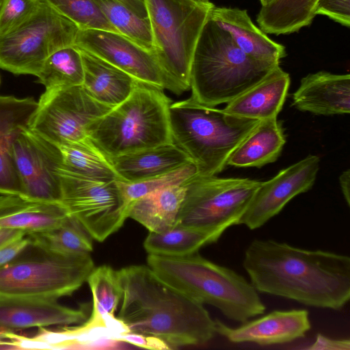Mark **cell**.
<instances>
[{"label":"cell","mask_w":350,"mask_h":350,"mask_svg":"<svg viewBox=\"0 0 350 350\" xmlns=\"http://www.w3.org/2000/svg\"><path fill=\"white\" fill-rule=\"evenodd\" d=\"M339 183L341 188L344 198L347 204L350 206V170L348 169L340 175Z\"/></svg>","instance_id":"42"},{"label":"cell","mask_w":350,"mask_h":350,"mask_svg":"<svg viewBox=\"0 0 350 350\" xmlns=\"http://www.w3.org/2000/svg\"><path fill=\"white\" fill-rule=\"evenodd\" d=\"M217 241L209 233L175 224L163 232H150L144 247L148 254L176 257L194 254Z\"/></svg>","instance_id":"30"},{"label":"cell","mask_w":350,"mask_h":350,"mask_svg":"<svg viewBox=\"0 0 350 350\" xmlns=\"http://www.w3.org/2000/svg\"><path fill=\"white\" fill-rule=\"evenodd\" d=\"M1 0H0V5H1Z\"/></svg>","instance_id":"47"},{"label":"cell","mask_w":350,"mask_h":350,"mask_svg":"<svg viewBox=\"0 0 350 350\" xmlns=\"http://www.w3.org/2000/svg\"><path fill=\"white\" fill-rule=\"evenodd\" d=\"M169 116L174 143L188 155L200 176L220 173L260 121L237 117L191 98L172 103Z\"/></svg>","instance_id":"5"},{"label":"cell","mask_w":350,"mask_h":350,"mask_svg":"<svg viewBox=\"0 0 350 350\" xmlns=\"http://www.w3.org/2000/svg\"><path fill=\"white\" fill-rule=\"evenodd\" d=\"M153 37V53L167 79V90L180 95L190 88L193 52L214 5L194 0H144Z\"/></svg>","instance_id":"7"},{"label":"cell","mask_w":350,"mask_h":350,"mask_svg":"<svg viewBox=\"0 0 350 350\" xmlns=\"http://www.w3.org/2000/svg\"><path fill=\"white\" fill-rule=\"evenodd\" d=\"M31 247L0 267V302L57 301L77 291L94 268L90 254L65 256Z\"/></svg>","instance_id":"8"},{"label":"cell","mask_w":350,"mask_h":350,"mask_svg":"<svg viewBox=\"0 0 350 350\" xmlns=\"http://www.w3.org/2000/svg\"><path fill=\"white\" fill-rule=\"evenodd\" d=\"M57 146L66 170L92 178L119 180L111 159L89 137Z\"/></svg>","instance_id":"28"},{"label":"cell","mask_w":350,"mask_h":350,"mask_svg":"<svg viewBox=\"0 0 350 350\" xmlns=\"http://www.w3.org/2000/svg\"><path fill=\"white\" fill-rule=\"evenodd\" d=\"M119 33L153 52V37L148 17L137 15L117 0H94Z\"/></svg>","instance_id":"32"},{"label":"cell","mask_w":350,"mask_h":350,"mask_svg":"<svg viewBox=\"0 0 350 350\" xmlns=\"http://www.w3.org/2000/svg\"><path fill=\"white\" fill-rule=\"evenodd\" d=\"M291 83L289 75L280 66L263 79L227 103V113L243 118L263 120L277 118Z\"/></svg>","instance_id":"20"},{"label":"cell","mask_w":350,"mask_h":350,"mask_svg":"<svg viewBox=\"0 0 350 350\" xmlns=\"http://www.w3.org/2000/svg\"><path fill=\"white\" fill-rule=\"evenodd\" d=\"M216 333L231 342H253L261 346L278 345L305 336L310 329L309 313L305 309L275 310L237 327L215 320Z\"/></svg>","instance_id":"16"},{"label":"cell","mask_w":350,"mask_h":350,"mask_svg":"<svg viewBox=\"0 0 350 350\" xmlns=\"http://www.w3.org/2000/svg\"><path fill=\"white\" fill-rule=\"evenodd\" d=\"M40 4V0H1L0 35L11 31L27 21Z\"/></svg>","instance_id":"36"},{"label":"cell","mask_w":350,"mask_h":350,"mask_svg":"<svg viewBox=\"0 0 350 350\" xmlns=\"http://www.w3.org/2000/svg\"><path fill=\"white\" fill-rule=\"evenodd\" d=\"M79 31L75 23L41 2L27 21L0 35V68L37 77L51 53L74 45Z\"/></svg>","instance_id":"10"},{"label":"cell","mask_w":350,"mask_h":350,"mask_svg":"<svg viewBox=\"0 0 350 350\" xmlns=\"http://www.w3.org/2000/svg\"><path fill=\"white\" fill-rule=\"evenodd\" d=\"M70 215L62 203L27 199L20 195L0 194V230L32 233L62 224Z\"/></svg>","instance_id":"22"},{"label":"cell","mask_w":350,"mask_h":350,"mask_svg":"<svg viewBox=\"0 0 350 350\" xmlns=\"http://www.w3.org/2000/svg\"><path fill=\"white\" fill-rule=\"evenodd\" d=\"M28 235L31 246L54 254L82 256L93 250L91 237L71 215L57 227Z\"/></svg>","instance_id":"29"},{"label":"cell","mask_w":350,"mask_h":350,"mask_svg":"<svg viewBox=\"0 0 350 350\" xmlns=\"http://www.w3.org/2000/svg\"><path fill=\"white\" fill-rule=\"evenodd\" d=\"M147 262L162 280L229 319L243 323L265 312L258 291L243 275L198 252L176 257L148 254Z\"/></svg>","instance_id":"4"},{"label":"cell","mask_w":350,"mask_h":350,"mask_svg":"<svg viewBox=\"0 0 350 350\" xmlns=\"http://www.w3.org/2000/svg\"><path fill=\"white\" fill-rule=\"evenodd\" d=\"M262 5H265L269 3L271 0H260Z\"/></svg>","instance_id":"45"},{"label":"cell","mask_w":350,"mask_h":350,"mask_svg":"<svg viewBox=\"0 0 350 350\" xmlns=\"http://www.w3.org/2000/svg\"><path fill=\"white\" fill-rule=\"evenodd\" d=\"M31 245V241L25 234L0 247V267L14 260Z\"/></svg>","instance_id":"38"},{"label":"cell","mask_w":350,"mask_h":350,"mask_svg":"<svg viewBox=\"0 0 350 350\" xmlns=\"http://www.w3.org/2000/svg\"><path fill=\"white\" fill-rule=\"evenodd\" d=\"M285 143L284 129L277 118L260 120L232 153L227 165L261 167L278 159Z\"/></svg>","instance_id":"25"},{"label":"cell","mask_w":350,"mask_h":350,"mask_svg":"<svg viewBox=\"0 0 350 350\" xmlns=\"http://www.w3.org/2000/svg\"><path fill=\"white\" fill-rule=\"evenodd\" d=\"M12 157L21 196L34 201L62 203L57 171L62 164V156L57 145L29 126L14 142Z\"/></svg>","instance_id":"13"},{"label":"cell","mask_w":350,"mask_h":350,"mask_svg":"<svg viewBox=\"0 0 350 350\" xmlns=\"http://www.w3.org/2000/svg\"><path fill=\"white\" fill-rule=\"evenodd\" d=\"M25 234V232L21 230H0V247Z\"/></svg>","instance_id":"43"},{"label":"cell","mask_w":350,"mask_h":350,"mask_svg":"<svg viewBox=\"0 0 350 350\" xmlns=\"http://www.w3.org/2000/svg\"><path fill=\"white\" fill-rule=\"evenodd\" d=\"M185 190L183 184L145 195L130 203L128 216L150 232L167 230L176 223Z\"/></svg>","instance_id":"26"},{"label":"cell","mask_w":350,"mask_h":350,"mask_svg":"<svg viewBox=\"0 0 350 350\" xmlns=\"http://www.w3.org/2000/svg\"><path fill=\"white\" fill-rule=\"evenodd\" d=\"M293 105L316 115L349 113V74L319 71L308 75L293 94Z\"/></svg>","instance_id":"18"},{"label":"cell","mask_w":350,"mask_h":350,"mask_svg":"<svg viewBox=\"0 0 350 350\" xmlns=\"http://www.w3.org/2000/svg\"><path fill=\"white\" fill-rule=\"evenodd\" d=\"M79 50L83 65L82 85L92 98L113 108L131 95L137 82L135 79L97 56Z\"/></svg>","instance_id":"24"},{"label":"cell","mask_w":350,"mask_h":350,"mask_svg":"<svg viewBox=\"0 0 350 350\" xmlns=\"http://www.w3.org/2000/svg\"><path fill=\"white\" fill-rule=\"evenodd\" d=\"M307 349L310 350H349V339H332L318 334L314 342Z\"/></svg>","instance_id":"40"},{"label":"cell","mask_w":350,"mask_h":350,"mask_svg":"<svg viewBox=\"0 0 350 350\" xmlns=\"http://www.w3.org/2000/svg\"><path fill=\"white\" fill-rule=\"evenodd\" d=\"M75 23L79 30L102 29L118 33L94 0H40Z\"/></svg>","instance_id":"34"},{"label":"cell","mask_w":350,"mask_h":350,"mask_svg":"<svg viewBox=\"0 0 350 350\" xmlns=\"http://www.w3.org/2000/svg\"><path fill=\"white\" fill-rule=\"evenodd\" d=\"M246 55L256 60L280 64L285 47L271 40L252 21L245 10L213 6L209 13Z\"/></svg>","instance_id":"19"},{"label":"cell","mask_w":350,"mask_h":350,"mask_svg":"<svg viewBox=\"0 0 350 350\" xmlns=\"http://www.w3.org/2000/svg\"><path fill=\"white\" fill-rule=\"evenodd\" d=\"M111 109L92 98L82 85L46 90L29 128L57 146L75 142L89 137L91 126Z\"/></svg>","instance_id":"12"},{"label":"cell","mask_w":350,"mask_h":350,"mask_svg":"<svg viewBox=\"0 0 350 350\" xmlns=\"http://www.w3.org/2000/svg\"><path fill=\"white\" fill-rule=\"evenodd\" d=\"M88 319L84 308L74 309L57 301L0 302V329L16 330L82 323Z\"/></svg>","instance_id":"21"},{"label":"cell","mask_w":350,"mask_h":350,"mask_svg":"<svg viewBox=\"0 0 350 350\" xmlns=\"http://www.w3.org/2000/svg\"><path fill=\"white\" fill-rule=\"evenodd\" d=\"M37 77L46 90L82 85L83 65L80 51L75 45L55 51L46 58Z\"/></svg>","instance_id":"31"},{"label":"cell","mask_w":350,"mask_h":350,"mask_svg":"<svg viewBox=\"0 0 350 350\" xmlns=\"http://www.w3.org/2000/svg\"><path fill=\"white\" fill-rule=\"evenodd\" d=\"M87 282L93 297L91 316L114 315L123 294L118 271L108 265L94 267Z\"/></svg>","instance_id":"33"},{"label":"cell","mask_w":350,"mask_h":350,"mask_svg":"<svg viewBox=\"0 0 350 350\" xmlns=\"http://www.w3.org/2000/svg\"><path fill=\"white\" fill-rule=\"evenodd\" d=\"M142 18H147L148 13L144 0H117Z\"/></svg>","instance_id":"41"},{"label":"cell","mask_w":350,"mask_h":350,"mask_svg":"<svg viewBox=\"0 0 350 350\" xmlns=\"http://www.w3.org/2000/svg\"><path fill=\"white\" fill-rule=\"evenodd\" d=\"M319 163V157L310 154L282 170L270 180L261 182L239 224L250 230L263 226L294 197L312 188Z\"/></svg>","instance_id":"15"},{"label":"cell","mask_w":350,"mask_h":350,"mask_svg":"<svg viewBox=\"0 0 350 350\" xmlns=\"http://www.w3.org/2000/svg\"><path fill=\"white\" fill-rule=\"evenodd\" d=\"M315 13L327 16L337 23L349 27L350 0H318Z\"/></svg>","instance_id":"37"},{"label":"cell","mask_w":350,"mask_h":350,"mask_svg":"<svg viewBox=\"0 0 350 350\" xmlns=\"http://www.w3.org/2000/svg\"><path fill=\"white\" fill-rule=\"evenodd\" d=\"M119 180L137 182L180 168L192 161L174 143L110 158Z\"/></svg>","instance_id":"23"},{"label":"cell","mask_w":350,"mask_h":350,"mask_svg":"<svg viewBox=\"0 0 350 350\" xmlns=\"http://www.w3.org/2000/svg\"><path fill=\"white\" fill-rule=\"evenodd\" d=\"M194 1H199V2H208L209 1V0H194Z\"/></svg>","instance_id":"46"},{"label":"cell","mask_w":350,"mask_h":350,"mask_svg":"<svg viewBox=\"0 0 350 350\" xmlns=\"http://www.w3.org/2000/svg\"><path fill=\"white\" fill-rule=\"evenodd\" d=\"M318 0H271L262 5L257 22L262 31L288 34L309 25L316 16Z\"/></svg>","instance_id":"27"},{"label":"cell","mask_w":350,"mask_h":350,"mask_svg":"<svg viewBox=\"0 0 350 350\" xmlns=\"http://www.w3.org/2000/svg\"><path fill=\"white\" fill-rule=\"evenodd\" d=\"M243 266L258 292L332 310L341 309L350 298L348 256L254 239Z\"/></svg>","instance_id":"1"},{"label":"cell","mask_w":350,"mask_h":350,"mask_svg":"<svg viewBox=\"0 0 350 350\" xmlns=\"http://www.w3.org/2000/svg\"><path fill=\"white\" fill-rule=\"evenodd\" d=\"M171 103L163 90L137 81L125 100L91 126L89 137L109 158L174 143Z\"/></svg>","instance_id":"6"},{"label":"cell","mask_w":350,"mask_h":350,"mask_svg":"<svg viewBox=\"0 0 350 350\" xmlns=\"http://www.w3.org/2000/svg\"><path fill=\"white\" fill-rule=\"evenodd\" d=\"M118 273L123 294L118 318L130 332L157 337L170 349L202 345L214 337L215 322L203 304L148 266L131 265Z\"/></svg>","instance_id":"2"},{"label":"cell","mask_w":350,"mask_h":350,"mask_svg":"<svg viewBox=\"0 0 350 350\" xmlns=\"http://www.w3.org/2000/svg\"><path fill=\"white\" fill-rule=\"evenodd\" d=\"M74 45L118 68L139 82L162 90L167 88L166 77L154 53L119 33L79 30Z\"/></svg>","instance_id":"14"},{"label":"cell","mask_w":350,"mask_h":350,"mask_svg":"<svg viewBox=\"0 0 350 350\" xmlns=\"http://www.w3.org/2000/svg\"><path fill=\"white\" fill-rule=\"evenodd\" d=\"M0 349H5V340L1 338L0 334Z\"/></svg>","instance_id":"44"},{"label":"cell","mask_w":350,"mask_h":350,"mask_svg":"<svg viewBox=\"0 0 350 350\" xmlns=\"http://www.w3.org/2000/svg\"><path fill=\"white\" fill-rule=\"evenodd\" d=\"M61 202L90 236L102 242L129 218V203L119 180H100L58 167Z\"/></svg>","instance_id":"11"},{"label":"cell","mask_w":350,"mask_h":350,"mask_svg":"<svg viewBox=\"0 0 350 350\" xmlns=\"http://www.w3.org/2000/svg\"><path fill=\"white\" fill-rule=\"evenodd\" d=\"M197 174V167L193 162H191L170 172L148 179L133 183L119 180V183L130 204L134 200L152 192L172 186L183 185Z\"/></svg>","instance_id":"35"},{"label":"cell","mask_w":350,"mask_h":350,"mask_svg":"<svg viewBox=\"0 0 350 350\" xmlns=\"http://www.w3.org/2000/svg\"><path fill=\"white\" fill-rule=\"evenodd\" d=\"M119 341L149 349H170L164 341L157 337L131 332L120 336Z\"/></svg>","instance_id":"39"},{"label":"cell","mask_w":350,"mask_h":350,"mask_svg":"<svg viewBox=\"0 0 350 350\" xmlns=\"http://www.w3.org/2000/svg\"><path fill=\"white\" fill-rule=\"evenodd\" d=\"M278 66L246 55L208 14L193 55L190 98L211 107L227 104Z\"/></svg>","instance_id":"3"},{"label":"cell","mask_w":350,"mask_h":350,"mask_svg":"<svg viewBox=\"0 0 350 350\" xmlns=\"http://www.w3.org/2000/svg\"><path fill=\"white\" fill-rule=\"evenodd\" d=\"M37 106L33 97L0 96V194L22 193L12 148L21 132L29 126Z\"/></svg>","instance_id":"17"},{"label":"cell","mask_w":350,"mask_h":350,"mask_svg":"<svg viewBox=\"0 0 350 350\" xmlns=\"http://www.w3.org/2000/svg\"><path fill=\"white\" fill-rule=\"evenodd\" d=\"M260 184L250 178L197 174L184 183L185 193L175 224L219 239L228 228L239 224Z\"/></svg>","instance_id":"9"}]
</instances>
